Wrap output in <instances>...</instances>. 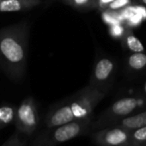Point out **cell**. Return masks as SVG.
I'll return each instance as SVG.
<instances>
[{
    "label": "cell",
    "instance_id": "1",
    "mask_svg": "<svg viewBox=\"0 0 146 146\" xmlns=\"http://www.w3.org/2000/svg\"><path fill=\"white\" fill-rule=\"evenodd\" d=\"M29 33L26 22L0 29V65L16 80L23 78L26 71Z\"/></svg>",
    "mask_w": 146,
    "mask_h": 146
},
{
    "label": "cell",
    "instance_id": "2",
    "mask_svg": "<svg viewBox=\"0 0 146 146\" xmlns=\"http://www.w3.org/2000/svg\"><path fill=\"white\" fill-rule=\"evenodd\" d=\"M106 94L90 85L84 87L64 101L51 112L47 118V125L52 128L92 117L94 109Z\"/></svg>",
    "mask_w": 146,
    "mask_h": 146
},
{
    "label": "cell",
    "instance_id": "3",
    "mask_svg": "<svg viewBox=\"0 0 146 146\" xmlns=\"http://www.w3.org/2000/svg\"><path fill=\"white\" fill-rule=\"evenodd\" d=\"M144 102H146V100L140 97H124L119 99L92 123L91 129L97 131L114 125L124 118L131 114L136 109L144 105Z\"/></svg>",
    "mask_w": 146,
    "mask_h": 146
},
{
    "label": "cell",
    "instance_id": "4",
    "mask_svg": "<svg viewBox=\"0 0 146 146\" xmlns=\"http://www.w3.org/2000/svg\"><path fill=\"white\" fill-rule=\"evenodd\" d=\"M92 123V117H90L85 119L72 121L52 127L54 128L52 131L43 140V145L55 146L84 135L91 129Z\"/></svg>",
    "mask_w": 146,
    "mask_h": 146
},
{
    "label": "cell",
    "instance_id": "5",
    "mask_svg": "<svg viewBox=\"0 0 146 146\" xmlns=\"http://www.w3.org/2000/svg\"><path fill=\"white\" fill-rule=\"evenodd\" d=\"M116 69L115 62L108 57H102L96 62L91 74L90 86L107 93Z\"/></svg>",
    "mask_w": 146,
    "mask_h": 146
},
{
    "label": "cell",
    "instance_id": "6",
    "mask_svg": "<svg viewBox=\"0 0 146 146\" xmlns=\"http://www.w3.org/2000/svg\"><path fill=\"white\" fill-rule=\"evenodd\" d=\"M91 137L99 146H131V131L119 125L97 130Z\"/></svg>",
    "mask_w": 146,
    "mask_h": 146
},
{
    "label": "cell",
    "instance_id": "7",
    "mask_svg": "<svg viewBox=\"0 0 146 146\" xmlns=\"http://www.w3.org/2000/svg\"><path fill=\"white\" fill-rule=\"evenodd\" d=\"M17 116L20 122L27 130L33 131L35 128L38 123V116L32 98L26 99L20 105L17 111Z\"/></svg>",
    "mask_w": 146,
    "mask_h": 146
},
{
    "label": "cell",
    "instance_id": "8",
    "mask_svg": "<svg viewBox=\"0 0 146 146\" xmlns=\"http://www.w3.org/2000/svg\"><path fill=\"white\" fill-rule=\"evenodd\" d=\"M42 0H0V12H16L30 10Z\"/></svg>",
    "mask_w": 146,
    "mask_h": 146
},
{
    "label": "cell",
    "instance_id": "9",
    "mask_svg": "<svg viewBox=\"0 0 146 146\" xmlns=\"http://www.w3.org/2000/svg\"><path fill=\"white\" fill-rule=\"evenodd\" d=\"M114 125H119L130 131L144 127L146 126V111L134 115H129L121 119Z\"/></svg>",
    "mask_w": 146,
    "mask_h": 146
},
{
    "label": "cell",
    "instance_id": "10",
    "mask_svg": "<svg viewBox=\"0 0 146 146\" xmlns=\"http://www.w3.org/2000/svg\"><path fill=\"white\" fill-rule=\"evenodd\" d=\"M122 45L125 48L128 49L131 52H143L144 46L142 42L135 36L131 29H126L123 37L121 38Z\"/></svg>",
    "mask_w": 146,
    "mask_h": 146
},
{
    "label": "cell",
    "instance_id": "11",
    "mask_svg": "<svg viewBox=\"0 0 146 146\" xmlns=\"http://www.w3.org/2000/svg\"><path fill=\"white\" fill-rule=\"evenodd\" d=\"M127 65L131 70H143L146 67V54L144 52H132L127 58Z\"/></svg>",
    "mask_w": 146,
    "mask_h": 146
},
{
    "label": "cell",
    "instance_id": "12",
    "mask_svg": "<svg viewBox=\"0 0 146 146\" xmlns=\"http://www.w3.org/2000/svg\"><path fill=\"white\" fill-rule=\"evenodd\" d=\"M61 1L82 11L97 8V0H61Z\"/></svg>",
    "mask_w": 146,
    "mask_h": 146
},
{
    "label": "cell",
    "instance_id": "13",
    "mask_svg": "<svg viewBox=\"0 0 146 146\" xmlns=\"http://www.w3.org/2000/svg\"><path fill=\"white\" fill-rule=\"evenodd\" d=\"M131 146H146V126L131 131Z\"/></svg>",
    "mask_w": 146,
    "mask_h": 146
},
{
    "label": "cell",
    "instance_id": "14",
    "mask_svg": "<svg viewBox=\"0 0 146 146\" xmlns=\"http://www.w3.org/2000/svg\"><path fill=\"white\" fill-rule=\"evenodd\" d=\"M133 2V0H114L111 3L106 11H119L124 8H126L129 5Z\"/></svg>",
    "mask_w": 146,
    "mask_h": 146
},
{
    "label": "cell",
    "instance_id": "15",
    "mask_svg": "<svg viewBox=\"0 0 146 146\" xmlns=\"http://www.w3.org/2000/svg\"><path fill=\"white\" fill-rule=\"evenodd\" d=\"M14 112L11 107L5 106L0 108V120L4 123H9L13 119Z\"/></svg>",
    "mask_w": 146,
    "mask_h": 146
},
{
    "label": "cell",
    "instance_id": "16",
    "mask_svg": "<svg viewBox=\"0 0 146 146\" xmlns=\"http://www.w3.org/2000/svg\"><path fill=\"white\" fill-rule=\"evenodd\" d=\"M125 30H126L125 28L123 25H121L120 23H116V24L110 26V35L115 38L121 39L124 35Z\"/></svg>",
    "mask_w": 146,
    "mask_h": 146
},
{
    "label": "cell",
    "instance_id": "17",
    "mask_svg": "<svg viewBox=\"0 0 146 146\" xmlns=\"http://www.w3.org/2000/svg\"><path fill=\"white\" fill-rule=\"evenodd\" d=\"M113 1L114 0H97V9L102 11H104L107 10L108 5Z\"/></svg>",
    "mask_w": 146,
    "mask_h": 146
},
{
    "label": "cell",
    "instance_id": "18",
    "mask_svg": "<svg viewBox=\"0 0 146 146\" xmlns=\"http://www.w3.org/2000/svg\"><path fill=\"white\" fill-rule=\"evenodd\" d=\"M133 2H137L138 4H141V5L146 6V0H133Z\"/></svg>",
    "mask_w": 146,
    "mask_h": 146
}]
</instances>
